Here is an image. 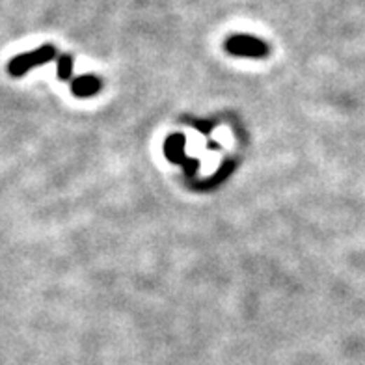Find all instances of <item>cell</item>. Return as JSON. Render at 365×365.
I'll return each instance as SVG.
<instances>
[{"label": "cell", "instance_id": "2", "mask_svg": "<svg viewBox=\"0 0 365 365\" xmlns=\"http://www.w3.org/2000/svg\"><path fill=\"white\" fill-rule=\"evenodd\" d=\"M228 53L245 58H263L268 55L267 43L259 38H254L250 34H235L226 41Z\"/></svg>", "mask_w": 365, "mask_h": 365}, {"label": "cell", "instance_id": "4", "mask_svg": "<svg viewBox=\"0 0 365 365\" xmlns=\"http://www.w3.org/2000/svg\"><path fill=\"white\" fill-rule=\"evenodd\" d=\"M185 138L181 137V135H174V137L168 138V142L164 146V151H166V155H168L172 163H181L183 157H185Z\"/></svg>", "mask_w": 365, "mask_h": 365}, {"label": "cell", "instance_id": "5", "mask_svg": "<svg viewBox=\"0 0 365 365\" xmlns=\"http://www.w3.org/2000/svg\"><path fill=\"white\" fill-rule=\"evenodd\" d=\"M73 73V58L71 56H62L60 60H58V76H60L62 81H67Z\"/></svg>", "mask_w": 365, "mask_h": 365}, {"label": "cell", "instance_id": "1", "mask_svg": "<svg viewBox=\"0 0 365 365\" xmlns=\"http://www.w3.org/2000/svg\"><path fill=\"white\" fill-rule=\"evenodd\" d=\"M56 56V49L53 45H43L36 50H30L27 55H19L15 56L13 60L8 64V71L11 76H22L27 75L30 69L34 67H39L50 62Z\"/></svg>", "mask_w": 365, "mask_h": 365}, {"label": "cell", "instance_id": "3", "mask_svg": "<svg viewBox=\"0 0 365 365\" xmlns=\"http://www.w3.org/2000/svg\"><path fill=\"white\" fill-rule=\"evenodd\" d=\"M71 90L76 97H90L93 93H97L101 90V81L95 76H78L71 84Z\"/></svg>", "mask_w": 365, "mask_h": 365}]
</instances>
